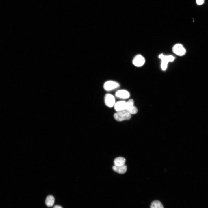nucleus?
I'll return each instance as SVG.
<instances>
[{
    "instance_id": "obj_1",
    "label": "nucleus",
    "mask_w": 208,
    "mask_h": 208,
    "mask_svg": "<svg viewBox=\"0 0 208 208\" xmlns=\"http://www.w3.org/2000/svg\"><path fill=\"white\" fill-rule=\"evenodd\" d=\"M159 57L161 60V67L163 70L166 69L168 63L173 61L175 59L174 57L172 55H165L163 54L159 55Z\"/></svg>"
},
{
    "instance_id": "obj_2",
    "label": "nucleus",
    "mask_w": 208,
    "mask_h": 208,
    "mask_svg": "<svg viewBox=\"0 0 208 208\" xmlns=\"http://www.w3.org/2000/svg\"><path fill=\"white\" fill-rule=\"evenodd\" d=\"M114 117L115 120L118 121H122L124 120H129L131 117V114L126 111L118 112L115 113Z\"/></svg>"
},
{
    "instance_id": "obj_3",
    "label": "nucleus",
    "mask_w": 208,
    "mask_h": 208,
    "mask_svg": "<svg viewBox=\"0 0 208 208\" xmlns=\"http://www.w3.org/2000/svg\"><path fill=\"white\" fill-rule=\"evenodd\" d=\"M173 52L176 55L179 56L185 55L186 53V50L183 45L180 44H175L172 48Z\"/></svg>"
},
{
    "instance_id": "obj_4",
    "label": "nucleus",
    "mask_w": 208,
    "mask_h": 208,
    "mask_svg": "<svg viewBox=\"0 0 208 208\" xmlns=\"http://www.w3.org/2000/svg\"><path fill=\"white\" fill-rule=\"evenodd\" d=\"M133 101L132 99H130L126 102L125 110L130 114H135L137 112V109L133 106Z\"/></svg>"
},
{
    "instance_id": "obj_5",
    "label": "nucleus",
    "mask_w": 208,
    "mask_h": 208,
    "mask_svg": "<svg viewBox=\"0 0 208 208\" xmlns=\"http://www.w3.org/2000/svg\"><path fill=\"white\" fill-rule=\"evenodd\" d=\"M120 86L119 84L117 82L112 81H109L104 84L103 87L107 91H110L115 89Z\"/></svg>"
},
{
    "instance_id": "obj_6",
    "label": "nucleus",
    "mask_w": 208,
    "mask_h": 208,
    "mask_svg": "<svg viewBox=\"0 0 208 208\" xmlns=\"http://www.w3.org/2000/svg\"><path fill=\"white\" fill-rule=\"evenodd\" d=\"M104 101L105 105L109 107H112L115 103L114 97L113 95L109 94L105 95Z\"/></svg>"
},
{
    "instance_id": "obj_7",
    "label": "nucleus",
    "mask_w": 208,
    "mask_h": 208,
    "mask_svg": "<svg viewBox=\"0 0 208 208\" xmlns=\"http://www.w3.org/2000/svg\"><path fill=\"white\" fill-rule=\"evenodd\" d=\"M145 62V59L140 55L135 56L133 60V63L135 66L140 67L142 66Z\"/></svg>"
},
{
    "instance_id": "obj_8",
    "label": "nucleus",
    "mask_w": 208,
    "mask_h": 208,
    "mask_svg": "<svg viewBox=\"0 0 208 208\" xmlns=\"http://www.w3.org/2000/svg\"><path fill=\"white\" fill-rule=\"evenodd\" d=\"M126 103L124 101H120L115 103L114 105L115 109L117 112L125 110Z\"/></svg>"
},
{
    "instance_id": "obj_9",
    "label": "nucleus",
    "mask_w": 208,
    "mask_h": 208,
    "mask_svg": "<svg viewBox=\"0 0 208 208\" xmlns=\"http://www.w3.org/2000/svg\"><path fill=\"white\" fill-rule=\"evenodd\" d=\"M116 97L123 99L128 98L130 96L129 92L125 90H120L117 91L115 93Z\"/></svg>"
},
{
    "instance_id": "obj_10",
    "label": "nucleus",
    "mask_w": 208,
    "mask_h": 208,
    "mask_svg": "<svg viewBox=\"0 0 208 208\" xmlns=\"http://www.w3.org/2000/svg\"><path fill=\"white\" fill-rule=\"evenodd\" d=\"M113 170L115 172L120 174L125 173L127 171V166L125 165L120 166L114 165L112 167Z\"/></svg>"
},
{
    "instance_id": "obj_11",
    "label": "nucleus",
    "mask_w": 208,
    "mask_h": 208,
    "mask_svg": "<svg viewBox=\"0 0 208 208\" xmlns=\"http://www.w3.org/2000/svg\"><path fill=\"white\" fill-rule=\"evenodd\" d=\"M126 161L125 159L122 157H119L116 158L114 161V165L120 166L125 165Z\"/></svg>"
},
{
    "instance_id": "obj_12",
    "label": "nucleus",
    "mask_w": 208,
    "mask_h": 208,
    "mask_svg": "<svg viewBox=\"0 0 208 208\" xmlns=\"http://www.w3.org/2000/svg\"><path fill=\"white\" fill-rule=\"evenodd\" d=\"M55 199L54 197L51 195L48 196L45 200V203L48 207L52 206L54 203Z\"/></svg>"
},
{
    "instance_id": "obj_13",
    "label": "nucleus",
    "mask_w": 208,
    "mask_h": 208,
    "mask_svg": "<svg viewBox=\"0 0 208 208\" xmlns=\"http://www.w3.org/2000/svg\"><path fill=\"white\" fill-rule=\"evenodd\" d=\"M150 208H164V207L160 202L158 200H154L151 203Z\"/></svg>"
},
{
    "instance_id": "obj_14",
    "label": "nucleus",
    "mask_w": 208,
    "mask_h": 208,
    "mask_svg": "<svg viewBox=\"0 0 208 208\" xmlns=\"http://www.w3.org/2000/svg\"><path fill=\"white\" fill-rule=\"evenodd\" d=\"M196 2L198 5H201L204 3V0H196Z\"/></svg>"
},
{
    "instance_id": "obj_15",
    "label": "nucleus",
    "mask_w": 208,
    "mask_h": 208,
    "mask_svg": "<svg viewBox=\"0 0 208 208\" xmlns=\"http://www.w3.org/2000/svg\"><path fill=\"white\" fill-rule=\"evenodd\" d=\"M53 208H62V207L60 206L56 205Z\"/></svg>"
}]
</instances>
